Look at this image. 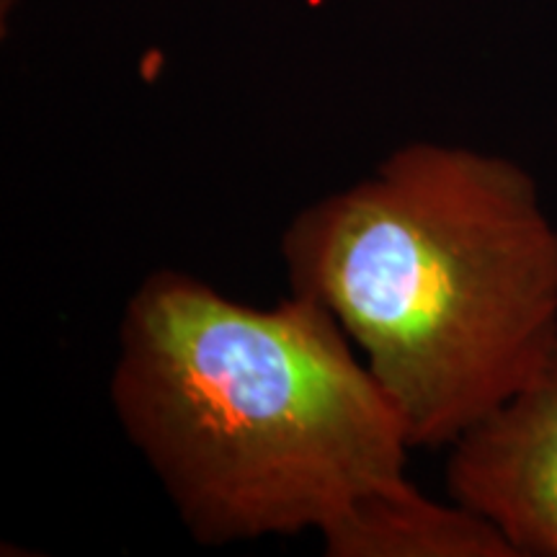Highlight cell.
Listing matches in <instances>:
<instances>
[{"label": "cell", "instance_id": "obj_1", "mask_svg": "<svg viewBox=\"0 0 557 557\" xmlns=\"http://www.w3.org/2000/svg\"><path fill=\"white\" fill-rule=\"evenodd\" d=\"M116 421L194 542L320 532L406 483V423L325 308L240 302L150 271L124 305L109 377Z\"/></svg>", "mask_w": 557, "mask_h": 557}, {"label": "cell", "instance_id": "obj_2", "mask_svg": "<svg viewBox=\"0 0 557 557\" xmlns=\"http://www.w3.org/2000/svg\"><path fill=\"white\" fill-rule=\"evenodd\" d=\"M395 403L413 449H447L557 341V222L519 160L418 139L318 197L278 238Z\"/></svg>", "mask_w": 557, "mask_h": 557}, {"label": "cell", "instance_id": "obj_3", "mask_svg": "<svg viewBox=\"0 0 557 557\" xmlns=\"http://www.w3.org/2000/svg\"><path fill=\"white\" fill-rule=\"evenodd\" d=\"M447 451L451 500L483 517L517 557H557V341Z\"/></svg>", "mask_w": 557, "mask_h": 557}, {"label": "cell", "instance_id": "obj_4", "mask_svg": "<svg viewBox=\"0 0 557 557\" xmlns=\"http://www.w3.org/2000/svg\"><path fill=\"white\" fill-rule=\"evenodd\" d=\"M318 534L329 557H517L483 517L413 480L367 493Z\"/></svg>", "mask_w": 557, "mask_h": 557}, {"label": "cell", "instance_id": "obj_5", "mask_svg": "<svg viewBox=\"0 0 557 557\" xmlns=\"http://www.w3.org/2000/svg\"><path fill=\"white\" fill-rule=\"evenodd\" d=\"M18 0H0V11H3V16H9V13L16 9Z\"/></svg>", "mask_w": 557, "mask_h": 557}]
</instances>
